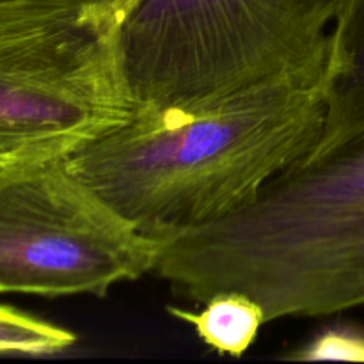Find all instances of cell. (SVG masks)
<instances>
[{"label": "cell", "instance_id": "obj_1", "mask_svg": "<svg viewBox=\"0 0 364 364\" xmlns=\"http://www.w3.org/2000/svg\"><path fill=\"white\" fill-rule=\"evenodd\" d=\"M326 85H258L194 105L134 109L66 155L70 169L159 240L231 215L316 148Z\"/></svg>", "mask_w": 364, "mask_h": 364}, {"label": "cell", "instance_id": "obj_4", "mask_svg": "<svg viewBox=\"0 0 364 364\" xmlns=\"http://www.w3.org/2000/svg\"><path fill=\"white\" fill-rule=\"evenodd\" d=\"M137 0H0V166L64 156L134 112L121 32Z\"/></svg>", "mask_w": 364, "mask_h": 364}, {"label": "cell", "instance_id": "obj_8", "mask_svg": "<svg viewBox=\"0 0 364 364\" xmlns=\"http://www.w3.org/2000/svg\"><path fill=\"white\" fill-rule=\"evenodd\" d=\"M66 327L0 304V355H53L77 343Z\"/></svg>", "mask_w": 364, "mask_h": 364}, {"label": "cell", "instance_id": "obj_9", "mask_svg": "<svg viewBox=\"0 0 364 364\" xmlns=\"http://www.w3.org/2000/svg\"><path fill=\"white\" fill-rule=\"evenodd\" d=\"M290 361H358L364 363V331L350 326L323 327L302 347L287 355Z\"/></svg>", "mask_w": 364, "mask_h": 364}, {"label": "cell", "instance_id": "obj_3", "mask_svg": "<svg viewBox=\"0 0 364 364\" xmlns=\"http://www.w3.org/2000/svg\"><path fill=\"white\" fill-rule=\"evenodd\" d=\"M340 0H137L121 32L134 109L326 85Z\"/></svg>", "mask_w": 364, "mask_h": 364}, {"label": "cell", "instance_id": "obj_6", "mask_svg": "<svg viewBox=\"0 0 364 364\" xmlns=\"http://www.w3.org/2000/svg\"><path fill=\"white\" fill-rule=\"evenodd\" d=\"M364 128V0H340L326 75V124L315 149Z\"/></svg>", "mask_w": 364, "mask_h": 364}, {"label": "cell", "instance_id": "obj_5", "mask_svg": "<svg viewBox=\"0 0 364 364\" xmlns=\"http://www.w3.org/2000/svg\"><path fill=\"white\" fill-rule=\"evenodd\" d=\"M164 245L96 196L66 155L0 166V295L105 297L155 272Z\"/></svg>", "mask_w": 364, "mask_h": 364}, {"label": "cell", "instance_id": "obj_7", "mask_svg": "<svg viewBox=\"0 0 364 364\" xmlns=\"http://www.w3.org/2000/svg\"><path fill=\"white\" fill-rule=\"evenodd\" d=\"M167 313L194 329L199 340L220 355L242 358L255 345L267 316L258 301L237 290L219 291L199 311L167 308Z\"/></svg>", "mask_w": 364, "mask_h": 364}, {"label": "cell", "instance_id": "obj_2", "mask_svg": "<svg viewBox=\"0 0 364 364\" xmlns=\"http://www.w3.org/2000/svg\"><path fill=\"white\" fill-rule=\"evenodd\" d=\"M203 304L237 290L267 323L364 306V128L309 151L231 215L166 242L155 272Z\"/></svg>", "mask_w": 364, "mask_h": 364}]
</instances>
